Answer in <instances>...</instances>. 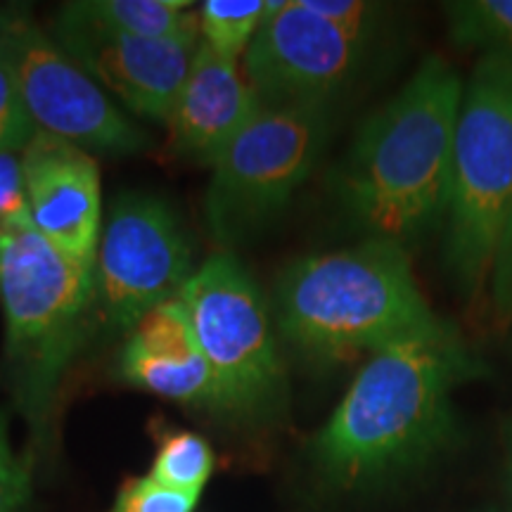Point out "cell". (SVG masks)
<instances>
[{"instance_id":"7402d4cb","label":"cell","mask_w":512,"mask_h":512,"mask_svg":"<svg viewBox=\"0 0 512 512\" xmlns=\"http://www.w3.org/2000/svg\"><path fill=\"white\" fill-rule=\"evenodd\" d=\"M29 463L12 451L8 427L0 415V512H24L29 505Z\"/></svg>"},{"instance_id":"9a60e30c","label":"cell","mask_w":512,"mask_h":512,"mask_svg":"<svg viewBox=\"0 0 512 512\" xmlns=\"http://www.w3.org/2000/svg\"><path fill=\"white\" fill-rule=\"evenodd\" d=\"M444 17L453 46L512 60V0H453Z\"/></svg>"},{"instance_id":"d4e9b609","label":"cell","mask_w":512,"mask_h":512,"mask_svg":"<svg viewBox=\"0 0 512 512\" xmlns=\"http://www.w3.org/2000/svg\"><path fill=\"white\" fill-rule=\"evenodd\" d=\"M5 17H8V10H0V29H3V22Z\"/></svg>"},{"instance_id":"7c38bea8","label":"cell","mask_w":512,"mask_h":512,"mask_svg":"<svg viewBox=\"0 0 512 512\" xmlns=\"http://www.w3.org/2000/svg\"><path fill=\"white\" fill-rule=\"evenodd\" d=\"M34 228L64 254L95 264L102 235L100 169L93 155L36 131L22 150Z\"/></svg>"},{"instance_id":"4316f807","label":"cell","mask_w":512,"mask_h":512,"mask_svg":"<svg viewBox=\"0 0 512 512\" xmlns=\"http://www.w3.org/2000/svg\"><path fill=\"white\" fill-rule=\"evenodd\" d=\"M0 245H3V238H0Z\"/></svg>"},{"instance_id":"e0dca14e","label":"cell","mask_w":512,"mask_h":512,"mask_svg":"<svg viewBox=\"0 0 512 512\" xmlns=\"http://www.w3.org/2000/svg\"><path fill=\"white\" fill-rule=\"evenodd\" d=\"M214 470V453L202 437L192 432H166L159 439V451L150 477L178 491L202 494Z\"/></svg>"},{"instance_id":"5bb4252c","label":"cell","mask_w":512,"mask_h":512,"mask_svg":"<svg viewBox=\"0 0 512 512\" xmlns=\"http://www.w3.org/2000/svg\"><path fill=\"white\" fill-rule=\"evenodd\" d=\"M185 0H79L62 12L95 27L143 38H197L202 41L200 10Z\"/></svg>"},{"instance_id":"30bf717a","label":"cell","mask_w":512,"mask_h":512,"mask_svg":"<svg viewBox=\"0 0 512 512\" xmlns=\"http://www.w3.org/2000/svg\"><path fill=\"white\" fill-rule=\"evenodd\" d=\"M368 41L313 15L299 0H266L245 53V79L266 107H330L366 62Z\"/></svg>"},{"instance_id":"ffe728a7","label":"cell","mask_w":512,"mask_h":512,"mask_svg":"<svg viewBox=\"0 0 512 512\" xmlns=\"http://www.w3.org/2000/svg\"><path fill=\"white\" fill-rule=\"evenodd\" d=\"M34 228L22 157L0 152V238Z\"/></svg>"},{"instance_id":"44dd1931","label":"cell","mask_w":512,"mask_h":512,"mask_svg":"<svg viewBox=\"0 0 512 512\" xmlns=\"http://www.w3.org/2000/svg\"><path fill=\"white\" fill-rule=\"evenodd\" d=\"M299 3L332 27L361 41H370L384 15L382 5L363 3V0H299Z\"/></svg>"},{"instance_id":"ac0fdd59","label":"cell","mask_w":512,"mask_h":512,"mask_svg":"<svg viewBox=\"0 0 512 512\" xmlns=\"http://www.w3.org/2000/svg\"><path fill=\"white\" fill-rule=\"evenodd\" d=\"M36 136L8 48L0 43V152H22Z\"/></svg>"},{"instance_id":"d6986e66","label":"cell","mask_w":512,"mask_h":512,"mask_svg":"<svg viewBox=\"0 0 512 512\" xmlns=\"http://www.w3.org/2000/svg\"><path fill=\"white\" fill-rule=\"evenodd\" d=\"M197 498L195 491L171 489L147 475L124 482L112 512H192Z\"/></svg>"},{"instance_id":"5b68a950","label":"cell","mask_w":512,"mask_h":512,"mask_svg":"<svg viewBox=\"0 0 512 512\" xmlns=\"http://www.w3.org/2000/svg\"><path fill=\"white\" fill-rule=\"evenodd\" d=\"M512 211V60L479 57L465 83L444 221V264L470 302L489 294Z\"/></svg>"},{"instance_id":"8fae6325","label":"cell","mask_w":512,"mask_h":512,"mask_svg":"<svg viewBox=\"0 0 512 512\" xmlns=\"http://www.w3.org/2000/svg\"><path fill=\"white\" fill-rule=\"evenodd\" d=\"M55 43L126 110L166 121L188 79L197 38H143L81 22L60 10Z\"/></svg>"},{"instance_id":"6da1fadb","label":"cell","mask_w":512,"mask_h":512,"mask_svg":"<svg viewBox=\"0 0 512 512\" xmlns=\"http://www.w3.org/2000/svg\"><path fill=\"white\" fill-rule=\"evenodd\" d=\"M484 373L451 323L377 351L311 441L318 472L337 489H363L430 465L458 437L453 394Z\"/></svg>"},{"instance_id":"4fadbf2b","label":"cell","mask_w":512,"mask_h":512,"mask_svg":"<svg viewBox=\"0 0 512 512\" xmlns=\"http://www.w3.org/2000/svg\"><path fill=\"white\" fill-rule=\"evenodd\" d=\"M261 107L238 72V62L226 60L200 41L188 79L166 119L171 145L185 159L214 166Z\"/></svg>"},{"instance_id":"cb8c5ba5","label":"cell","mask_w":512,"mask_h":512,"mask_svg":"<svg viewBox=\"0 0 512 512\" xmlns=\"http://www.w3.org/2000/svg\"><path fill=\"white\" fill-rule=\"evenodd\" d=\"M505 472H508V491L512 498V418L505 427Z\"/></svg>"},{"instance_id":"603a6c76","label":"cell","mask_w":512,"mask_h":512,"mask_svg":"<svg viewBox=\"0 0 512 512\" xmlns=\"http://www.w3.org/2000/svg\"><path fill=\"white\" fill-rule=\"evenodd\" d=\"M489 304L491 318L498 328L512 325V211L505 223L501 245H498L494 271L489 280Z\"/></svg>"},{"instance_id":"277c9868","label":"cell","mask_w":512,"mask_h":512,"mask_svg":"<svg viewBox=\"0 0 512 512\" xmlns=\"http://www.w3.org/2000/svg\"><path fill=\"white\" fill-rule=\"evenodd\" d=\"M5 375L36 446L53 432L64 375L79 354L95 304V264L64 254L36 228L0 245Z\"/></svg>"},{"instance_id":"7a4b0ae2","label":"cell","mask_w":512,"mask_h":512,"mask_svg":"<svg viewBox=\"0 0 512 512\" xmlns=\"http://www.w3.org/2000/svg\"><path fill=\"white\" fill-rule=\"evenodd\" d=\"M465 83L441 55L358 128L335 176L337 200L370 240L411 247L446 221Z\"/></svg>"},{"instance_id":"2e32d148","label":"cell","mask_w":512,"mask_h":512,"mask_svg":"<svg viewBox=\"0 0 512 512\" xmlns=\"http://www.w3.org/2000/svg\"><path fill=\"white\" fill-rule=\"evenodd\" d=\"M266 15V0H207L200 8L202 43L226 60L245 57Z\"/></svg>"},{"instance_id":"8992f818","label":"cell","mask_w":512,"mask_h":512,"mask_svg":"<svg viewBox=\"0 0 512 512\" xmlns=\"http://www.w3.org/2000/svg\"><path fill=\"white\" fill-rule=\"evenodd\" d=\"M330 107H261L211 166L204 214L221 245L256 238L316 169Z\"/></svg>"},{"instance_id":"3957f363","label":"cell","mask_w":512,"mask_h":512,"mask_svg":"<svg viewBox=\"0 0 512 512\" xmlns=\"http://www.w3.org/2000/svg\"><path fill=\"white\" fill-rule=\"evenodd\" d=\"M278 325L313 363H342L446 328L422 294L408 249L366 238L294 261L280 275Z\"/></svg>"},{"instance_id":"ba28073f","label":"cell","mask_w":512,"mask_h":512,"mask_svg":"<svg viewBox=\"0 0 512 512\" xmlns=\"http://www.w3.org/2000/svg\"><path fill=\"white\" fill-rule=\"evenodd\" d=\"M195 275L192 247L169 204L128 192L112 204L95 256V306L131 335L159 304L176 299Z\"/></svg>"},{"instance_id":"484cf974","label":"cell","mask_w":512,"mask_h":512,"mask_svg":"<svg viewBox=\"0 0 512 512\" xmlns=\"http://www.w3.org/2000/svg\"><path fill=\"white\" fill-rule=\"evenodd\" d=\"M486 512H501V510H486Z\"/></svg>"},{"instance_id":"9c48e42d","label":"cell","mask_w":512,"mask_h":512,"mask_svg":"<svg viewBox=\"0 0 512 512\" xmlns=\"http://www.w3.org/2000/svg\"><path fill=\"white\" fill-rule=\"evenodd\" d=\"M0 43L8 48L19 91L36 131L83 150L133 155L150 136L83 69L31 22L27 12L8 10Z\"/></svg>"},{"instance_id":"52a82bcc","label":"cell","mask_w":512,"mask_h":512,"mask_svg":"<svg viewBox=\"0 0 512 512\" xmlns=\"http://www.w3.org/2000/svg\"><path fill=\"white\" fill-rule=\"evenodd\" d=\"M214 375L219 413L261 415L287 392L271 311L259 287L230 252L211 254L178 294Z\"/></svg>"}]
</instances>
